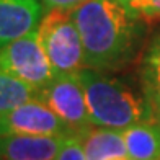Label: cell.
Here are the masks:
<instances>
[{"instance_id": "6da1fadb", "label": "cell", "mask_w": 160, "mask_h": 160, "mask_svg": "<svg viewBox=\"0 0 160 160\" xmlns=\"http://www.w3.org/2000/svg\"><path fill=\"white\" fill-rule=\"evenodd\" d=\"M70 13L82 38L87 69H116L131 57L141 18L126 3L88 0Z\"/></svg>"}, {"instance_id": "7a4b0ae2", "label": "cell", "mask_w": 160, "mask_h": 160, "mask_svg": "<svg viewBox=\"0 0 160 160\" xmlns=\"http://www.w3.org/2000/svg\"><path fill=\"white\" fill-rule=\"evenodd\" d=\"M78 78L85 90L93 126L124 131L137 122L155 121L145 98L122 80L87 67L78 72Z\"/></svg>"}, {"instance_id": "3957f363", "label": "cell", "mask_w": 160, "mask_h": 160, "mask_svg": "<svg viewBox=\"0 0 160 160\" xmlns=\"http://www.w3.org/2000/svg\"><path fill=\"white\" fill-rule=\"evenodd\" d=\"M38 34L56 75L78 74L85 69V52L70 10H48L41 17Z\"/></svg>"}, {"instance_id": "277c9868", "label": "cell", "mask_w": 160, "mask_h": 160, "mask_svg": "<svg viewBox=\"0 0 160 160\" xmlns=\"http://www.w3.org/2000/svg\"><path fill=\"white\" fill-rule=\"evenodd\" d=\"M0 67L36 92L48 87L56 77L39 41L38 30L26 33L0 48Z\"/></svg>"}, {"instance_id": "5b68a950", "label": "cell", "mask_w": 160, "mask_h": 160, "mask_svg": "<svg viewBox=\"0 0 160 160\" xmlns=\"http://www.w3.org/2000/svg\"><path fill=\"white\" fill-rule=\"evenodd\" d=\"M36 98L44 101L75 136H82L93 128L78 74L56 75L48 87L36 92Z\"/></svg>"}, {"instance_id": "8992f818", "label": "cell", "mask_w": 160, "mask_h": 160, "mask_svg": "<svg viewBox=\"0 0 160 160\" xmlns=\"http://www.w3.org/2000/svg\"><path fill=\"white\" fill-rule=\"evenodd\" d=\"M75 136L72 129L36 95L0 114V136Z\"/></svg>"}, {"instance_id": "52a82bcc", "label": "cell", "mask_w": 160, "mask_h": 160, "mask_svg": "<svg viewBox=\"0 0 160 160\" xmlns=\"http://www.w3.org/2000/svg\"><path fill=\"white\" fill-rule=\"evenodd\" d=\"M42 12L41 0H0V48L38 30Z\"/></svg>"}, {"instance_id": "ba28073f", "label": "cell", "mask_w": 160, "mask_h": 160, "mask_svg": "<svg viewBox=\"0 0 160 160\" xmlns=\"http://www.w3.org/2000/svg\"><path fill=\"white\" fill-rule=\"evenodd\" d=\"M64 136H0V160H56Z\"/></svg>"}, {"instance_id": "9c48e42d", "label": "cell", "mask_w": 160, "mask_h": 160, "mask_svg": "<svg viewBox=\"0 0 160 160\" xmlns=\"http://www.w3.org/2000/svg\"><path fill=\"white\" fill-rule=\"evenodd\" d=\"M131 160H160V122L144 121L122 131Z\"/></svg>"}, {"instance_id": "30bf717a", "label": "cell", "mask_w": 160, "mask_h": 160, "mask_svg": "<svg viewBox=\"0 0 160 160\" xmlns=\"http://www.w3.org/2000/svg\"><path fill=\"white\" fill-rule=\"evenodd\" d=\"M141 83L152 116L160 122V31L150 39L141 62Z\"/></svg>"}, {"instance_id": "8fae6325", "label": "cell", "mask_w": 160, "mask_h": 160, "mask_svg": "<svg viewBox=\"0 0 160 160\" xmlns=\"http://www.w3.org/2000/svg\"><path fill=\"white\" fill-rule=\"evenodd\" d=\"M87 154V160H113L128 157L122 131L93 126L80 136Z\"/></svg>"}, {"instance_id": "7c38bea8", "label": "cell", "mask_w": 160, "mask_h": 160, "mask_svg": "<svg viewBox=\"0 0 160 160\" xmlns=\"http://www.w3.org/2000/svg\"><path fill=\"white\" fill-rule=\"evenodd\" d=\"M36 90L0 67V114L31 100Z\"/></svg>"}, {"instance_id": "4fadbf2b", "label": "cell", "mask_w": 160, "mask_h": 160, "mask_svg": "<svg viewBox=\"0 0 160 160\" xmlns=\"http://www.w3.org/2000/svg\"><path fill=\"white\" fill-rule=\"evenodd\" d=\"M128 7L144 21L160 20V0H136Z\"/></svg>"}, {"instance_id": "5bb4252c", "label": "cell", "mask_w": 160, "mask_h": 160, "mask_svg": "<svg viewBox=\"0 0 160 160\" xmlns=\"http://www.w3.org/2000/svg\"><path fill=\"white\" fill-rule=\"evenodd\" d=\"M56 160H87V154L80 136H69Z\"/></svg>"}, {"instance_id": "9a60e30c", "label": "cell", "mask_w": 160, "mask_h": 160, "mask_svg": "<svg viewBox=\"0 0 160 160\" xmlns=\"http://www.w3.org/2000/svg\"><path fill=\"white\" fill-rule=\"evenodd\" d=\"M88 0H41V5L44 12L48 10H54V8H61V10H74L75 7L82 5Z\"/></svg>"}, {"instance_id": "2e32d148", "label": "cell", "mask_w": 160, "mask_h": 160, "mask_svg": "<svg viewBox=\"0 0 160 160\" xmlns=\"http://www.w3.org/2000/svg\"><path fill=\"white\" fill-rule=\"evenodd\" d=\"M121 2H122V3H126V5H131L132 2H136V0H121Z\"/></svg>"}, {"instance_id": "e0dca14e", "label": "cell", "mask_w": 160, "mask_h": 160, "mask_svg": "<svg viewBox=\"0 0 160 160\" xmlns=\"http://www.w3.org/2000/svg\"><path fill=\"white\" fill-rule=\"evenodd\" d=\"M113 160H131L129 157H116V158H113Z\"/></svg>"}]
</instances>
